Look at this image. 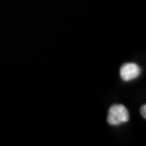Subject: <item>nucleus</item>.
Masks as SVG:
<instances>
[{
    "instance_id": "f257e3e1",
    "label": "nucleus",
    "mask_w": 146,
    "mask_h": 146,
    "mask_svg": "<svg viewBox=\"0 0 146 146\" xmlns=\"http://www.w3.org/2000/svg\"><path fill=\"white\" fill-rule=\"evenodd\" d=\"M130 118L129 111L125 108V106L121 104L113 105L108 110V117L107 121L111 125H118L120 123L128 122Z\"/></svg>"
},
{
    "instance_id": "7ed1b4c3",
    "label": "nucleus",
    "mask_w": 146,
    "mask_h": 146,
    "mask_svg": "<svg viewBox=\"0 0 146 146\" xmlns=\"http://www.w3.org/2000/svg\"><path fill=\"white\" fill-rule=\"evenodd\" d=\"M141 114H142V117L145 119L146 118V105H143L141 107Z\"/></svg>"
},
{
    "instance_id": "f03ea898",
    "label": "nucleus",
    "mask_w": 146,
    "mask_h": 146,
    "mask_svg": "<svg viewBox=\"0 0 146 146\" xmlns=\"http://www.w3.org/2000/svg\"><path fill=\"white\" fill-rule=\"evenodd\" d=\"M141 74V68L134 63L123 64L120 68V77L125 81H130L137 78Z\"/></svg>"
}]
</instances>
